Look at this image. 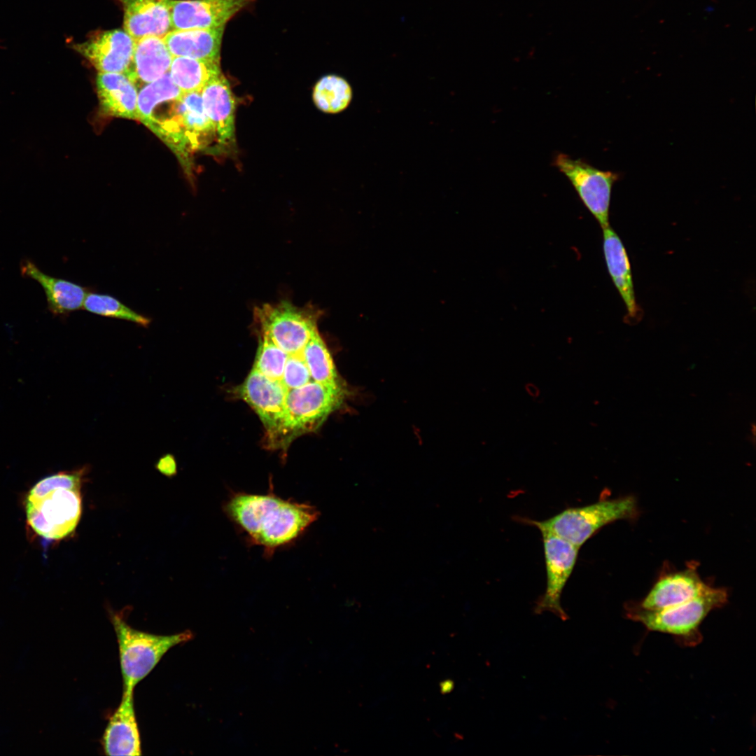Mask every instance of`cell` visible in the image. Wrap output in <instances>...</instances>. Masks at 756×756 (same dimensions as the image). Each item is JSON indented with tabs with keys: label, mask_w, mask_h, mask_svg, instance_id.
<instances>
[{
	"label": "cell",
	"mask_w": 756,
	"mask_h": 756,
	"mask_svg": "<svg viewBox=\"0 0 756 756\" xmlns=\"http://www.w3.org/2000/svg\"><path fill=\"white\" fill-rule=\"evenodd\" d=\"M224 510L248 542L263 548L268 556L295 542L319 516L314 506L284 499L272 491L234 493Z\"/></svg>",
	"instance_id": "1"
},
{
	"label": "cell",
	"mask_w": 756,
	"mask_h": 756,
	"mask_svg": "<svg viewBox=\"0 0 756 756\" xmlns=\"http://www.w3.org/2000/svg\"><path fill=\"white\" fill-rule=\"evenodd\" d=\"M178 157L184 165L193 152L207 146L216 137L204 109L201 92L183 94L159 104L143 123Z\"/></svg>",
	"instance_id": "2"
},
{
	"label": "cell",
	"mask_w": 756,
	"mask_h": 756,
	"mask_svg": "<svg viewBox=\"0 0 756 756\" xmlns=\"http://www.w3.org/2000/svg\"><path fill=\"white\" fill-rule=\"evenodd\" d=\"M728 601L724 588L710 587L704 594L682 604L659 610H646L638 603H627V617L641 623L648 631L671 634L679 643L694 646L702 640L699 626L713 610Z\"/></svg>",
	"instance_id": "3"
},
{
	"label": "cell",
	"mask_w": 756,
	"mask_h": 756,
	"mask_svg": "<svg viewBox=\"0 0 756 756\" xmlns=\"http://www.w3.org/2000/svg\"><path fill=\"white\" fill-rule=\"evenodd\" d=\"M111 620L118 645L123 692H134L172 648L194 638L190 630L170 635L137 630L118 613L111 612Z\"/></svg>",
	"instance_id": "4"
},
{
	"label": "cell",
	"mask_w": 756,
	"mask_h": 756,
	"mask_svg": "<svg viewBox=\"0 0 756 756\" xmlns=\"http://www.w3.org/2000/svg\"><path fill=\"white\" fill-rule=\"evenodd\" d=\"M347 393L345 386H334L313 380L288 390L284 419L272 444L286 446L295 437L316 430L342 405Z\"/></svg>",
	"instance_id": "5"
},
{
	"label": "cell",
	"mask_w": 756,
	"mask_h": 756,
	"mask_svg": "<svg viewBox=\"0 0 756 756\" xmlns=\"http://www.w3.org/2000/svg\"><path fill=\"white\" fill-rule=\"evenodd\" d=\"M636 513L635 498L626 496L568 508L544 521L528 522L539 530L550 531L580 547L602 527L617 520L633 518Z\"/></svg>",
	"instance_id": "6"
},
{
	"label": "cell",
	"mask_w": 756,
	"mask_h": 756,
	"mask_svg": "<svg viewBox=\"0 0 756 756\" xmlns=\"http://www.w3.org/2000/svg\"><path fill=\"white\" fill-rule=\"evenodd\" d=\"M320 310L309 305L300 307L282 301L254 309L259 334L267 336L288 355L300 354L317 329Z\"/></svg>",
	"instance_id": "7"
},
{
	"label": "cell",
	"mask_w": 756,
	"mask_h": 756,
	"mask_svg": "<svg viewBox=\"0 0 756 756\" xmlns=\"http://www.w3.org/2000/svg\"><path fill=\"white\" fill-rule=\"evenodd\" d=\"M82 511L79 489L59 488L41 498L26 500L28 525L39 536L51 540L62 539L76 528Z\"/></svg>",
	"instance_id": "8"
},
{
	"label": "cell",
	"mask_w": 756,
	"mask_h": 756,
	"mask_svg": "<svg viewBox=\"0 0 756 756\" xmlns=\"http://www.w3.org/2000/svg\"><path fill=\"white\" fill-rule=\"evenodd\" d=\"M554 166L564 174L575 189L584 206L601 227L609 226L611 192L619 174L597 169L581 159H575L559 153L554 159Z\"/></svg>",
	"instance_id": "9"
},
{
	"label": "cell",
	"mask_w": 756,
	"mask_h": 756,
	"mask_svg": "<svg viewBox=\"0 0 756 756\" xmlns=\"http://www.w3.org/2000/svg\"><path fill=\"white\" fill-rule=\"evenodd\" d=\"M543 540L547 573L545 593L538 599L534 612H550L562 621L569 619L561 606L563 589L577 561L580 547L545 530H540Z\"/></svg>",
	"instance_id": "10"
},
{
	"label": "cell",
	"mask_w": 756,
	"mask_h": 756,
	"mask_svg": "<svg viewBox=\"0 0 756 756\" xmlns=\"http://www.w3.org/2000/svg\"><path fill=\"white\" fill-rule=\"evenodd\" d=\"M287 391L281 382L269 379L254 368L237 388L239 397L255 411L262 421L270 443L284 419Z\"/></svg>",
	"instance_id": "11"
},
{
	"label": "cell",
	"mask_w": 756,
	"mask_h": 756,
	"mask_svg": "<svg viewBox=\"0 0 756 756\" xmlns=\"http://www.w3.org/2000/svg\"><path fill=\"white\" fill-rule=\"evenodd\" d=\"M255 0H170L172 30L209 29L225 26Z\"/></svg>",
	"instance_id": "12"
},
{
	"label": "cell",
	"mask_w": 756,
	"mask_h": 756,
	"mask_svg": "<svg viewBox=\"0 0 756 756\" xmlns=\"http://www.w3.org/2000/svg\"><path fill=\"white\" fill-rule=\"evenodd\" d=\"M134 40L122 29L99 31L71 48L88 59L98 73L126 74L132 58Z\"/></svg>",
	"instance_id": "13"
},
{
	"label": "cell",
	"mask_w": 756,
	"mask_h": 756,
	"mask_svg": "<svg viewBox=\"0 0 756 756\" xmlns=\"http://www.w3.org/2000/svg\"><path fill=\"white\" fill-rule=\"evenodd\" d=\"M710 587L701 580L694 566H690L660 576L638 605L646 610L666 609L698 597Z\"/></svg>",
	"instance_id": "14"
},
{
	"label": "cell",
	"mask_w": 756,
	"mask_h": 756,
	"mask_svg": "<svg viewBox=\"0 0 756 756\" xmlns=\"http://www.w3.org/2000/svg\"><path fill=\"white\" fill-rule=\"evenodd\" d=\"M102 745L107 755H141L134 692H123L118 707L108 719L102 736Z\"/></svg>",
	"instance_id": "15"
},
{
	"label": "cell",
	"mask_w": 756,
	"mask_h": 756,
	"mask_svg": "<svg viewBox=\"0 0 756 756\" xmlns=\"http://www.w3.org/2000/svg\"><path fill=\"white\" fill-rule=\"evenodd\" d=\"M603 251L609 274L626 309V322L637 323L642 314L636 300L630 262L624 246L609 225L603 228Z\"/></svg>",
	"instance_id": "16"
},
{
	"label": "cell",
	"mask_w": 756,
	"mask_h": 756,
	"mask_svg": "<svg viewBox=\"0 0 756 756\" xmlns=\"http://www.w3.org/2000/svg\"><path fill=\"white\" fill-rule=\"evenodd\" d=\"M124 13V30L134 39L164 37L172 30L170 0H118Z\"/></svg>",
	"instance_id": "17"
},
{
	"label": "cell",
	"mask_w": 756,
	"mask_h": 756,
	"mask_svg": "<svg viewBox=\"0 0 756 756\" xmlns=\"http://www.w3.org/2000/svg\"><path fill=\"white\" fill-rule=\"evenodd\" d=\"M201 99L218 143L223 146L234 144L235 101L229 82L223 74L203 88Z\"/></svg>",
	"instance_id": "18"
},
{
	"label": "cell",
	"mask_w": 756,
	"mask_h": 756,
	"mask_svg": "<svg viewBox=\"0 0 756 756\" xmlns=\"http://www.w3.org/2000/svg\"><path fill=\"white\" fill-rule=\"evenodd\" d=\"M24 276L37 281L43 288L50 312L55 315H66L83 307L88 288L79 284L48 275L35 263L24 260L20 265Z\"/></svg>",
	"instance_id": "19"
},
{
	"label": "cell",
	"mask_w": 756,
	"mask_h": 756,
	"mask_svg": "<svg viewBox=\"0 0 756 756\" xmlns=\"http://www.w3.org/2000/svg\"><path fill=\"white\" fill-rule=\"evenodd\" d=\"M96 85L103 114L139 120L136 85L125 74L98 73Z\"/></svg>",
	"instance_id": "20"
},
{
	"label": "cell",
	"mask_w": 756,
	"mask_h": 756,
	"mask_svg": "<svg viewBox=\"0 0 756 756\" xmlns=\"http://www.w3.org/2000/svg\"><path fill=\"white\" fill-rule=\"evenodd\" d=\"M172 59L163 37H142L134 40L132 62L125 75L136 85H146L168 73Z\"/></svg>",
	"instance_id": "21"
},
{
	"label": "cell",
	"mask_w": 756,
	"mask_h": 756,
	"mask_svg": "<svg viewBox=\"0 0 756 756\" xmlns=\"http://www.w3.org/2000/svg\"><path fill=\"white\" fill-rule=\"evenodd\" d=\"M225 26L209 29L172 30L163 39L173 57L220 61Z\"/></svg>",
	"instance_id": "22"
},
{
	"label": "cell",
	"mask_w": 756,
	"mask_h": 756,
	"mask_svg": "<svg viewBox=\"0 0 756 756\" xmlns=\"http://www.w3.org/2000/svg\"><path fill=\"white\" fill-rule=\"evenodd\" d=\"M169 72L183 94L201 92L222 74L220 61L186 57H173Z\"/></svg>",
	"instance_id": "23"
},
{
	"label": "cell",
	"mask_w": 756,
	"mask_h": 756,
	"mask_svg": "<svg viewBox=\"0 0 756 756\" xmlns=\"http://www.w3.org/2000/svg\"><path fill=\"white\" fill-rule=\"evenodd\" d=\"M303 356L313 381L334 386H345L318 330L303 349Z\"/></svg>",
	"instance_id": "24"
},
{
	"label": "cell",
	"mask_w": 756,
	"mask_h": 756,
	"mask_svg": "<svg viewBox=\"0 0 756 756\" xmlns=\"http://www.w3.org/2000/svg\"><path fill=\"white\" fill-rule=\"evenodd\" d=\"M353 98L349 82L337 75H327L316 83L313 99L316 107L327 113H337L345 110Z\"/></svg>",
	"instance_id": "25"
},
{
	"label": "cell",
	"mask_w": 756,
	"mask_h": 756,
	"mask_svg": "<svg viewBox=\"0 0 756 756\" xmlns=\"http://www.w3.org/2000/svg\"><path fill=\"white\" fill-rule=\"evenodd\" d=\"M183 93L172 80L169 72L161 78L144 85L138 92L139 121L144 123L159 104L176 99Z\"/></svg>",
	"instance_id": "26"
},
{
	"label": "cell",
	"mask_w": 756,
	"mask_h": 756,
	"mask_svg": "<svg viewBox=\"0 0 756 756\" xmlns=\"http://www.w3.org/2000/svg\"><path fill=\"white\" fill-rule=\"evenodd\" d=\"M83 307L97 315L132 322L145 328L151 322L150 318L135 312L107 294L88 292Z\"/></svg>",
	"instance_id": "27"
},
{
	"label": "cell",
	"mask_w": 756,
	"mask_h": 756,
	"mask_svg": "<svg viewBox=\"0 0 756 756\" xmlns=\"http://www.w3.org/2000/svg\"><path fill=\"white\" fill-rule=\"evenodd\" d=\"M259 345L253 368L272 380L281 382L288 354L267 336L259 334Z\"/></svg>",
	"instance_id": "28"
},
{
	"label": "cell",
	"mask_w": 756,
	"mask_h": 756,
	"mask_svg": "<svg viewBox=\"0 0 756 756\" xmlns=\"http://www.w3.org/2000/svg\"><path fill=\"white\" fill-rule=\"evenodd\" d=\"M85 472V469L83 468L77 470L61 472L44 477L29 490L26 500L38 499L48 492L59 488L80 490Z\"/></svg>",
	"instance_id": "29"
},
{
	"label": "cell",
	"mask_w": 756,
	"mask_h": 756,
	"mask_svg": "<svg viewBox=\"0 0 756 756\" xmlns=\"http://www.w3.org/2000/svg\"><path fill=\"white\" fill-rule=\"evenodd\" d=\"M311 380L312 379L303 352L300 354L288 355L281 382L284 386L288 391L302 386Z\"/></svg>",
	"instance_id": "30"
},
{
	"label": "cell",
	"mask_w": 756,
	"mask_h": 756,
	"mask_svg": "<svg viewBox=\"0 0 756 756\" xmlns=\"http://www.w3.org/2000/svg\"><path fill=\"white\" fill-rule=\"evenodd\" d=\"M156 467L160 472L167 476H173L176 472V461L171 454H167L161 458Z\"/></svg>",
	"instance_id": "31"
},
{
	"label": "cell",
	"mask_w": 756,
	"mask_h": 756,
	"mask_svg": "<svg viewBox=\"0 0 756 756\" xmlns=\"http://www.w3.org/2000/svg\"><path fill=\"white\" fill-rule=\"evenodd\" d=\"M526 390L528 393L532 397H537L539 395V390L538 387L533 384H528L526 386Z\"/></svg>",
	"instance_id": "32"
},
{
	"label": "cell",
	"mask_w": 756,
	"mask_h": 756,
	"mask_svg": "<svg viewBox=\"0 0 756 756\" xmlns=\"http://www.w3.org/2000/svg\"><path fill=\"white\" fill-rule=\"evenodd\" d=\"M751 432H752L753 436H755V424H752L751 425Z\"/></svg>",
	"instance_id": "33"
}]
</instances>
